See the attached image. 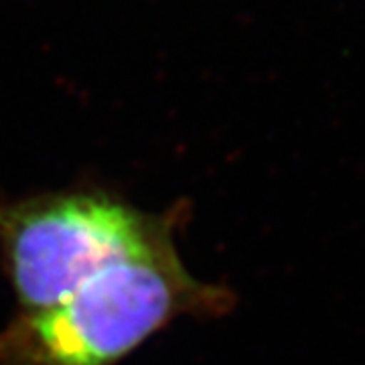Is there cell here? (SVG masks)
I'll list each match as a JSON object with an SVG mask.
<instances>
[{
  "label": "cell",
  "instance_id": "obj_1",
  "mask_svg": "<svg viewBox=\"0 0 365 365\" xmlns=\"http://www.w3.org/2000/svg\"><path fill=\"white\" fill-rule=\"evenodd\" d=\"M220 292L182 266L170 234L104 268L0 335V365H116L181 314L215 309Z\"/></svg>",
  "mask_w": 365,
  "mask_h": 365
},
{
  "label": "cell",
  "instance_id": "obj_2",
  "mask_svg": "<svg viewBox=\"0 0 365 365\" xmlns=\"http://www.w3.org/2000/svg\"><path fill=\"white\" fill-rule=\"evenodd\" d=\"M167 234L169 225L108 195L0 203V256L23 313L63 302L104 268Z\"/></svg>",
  "mask_w": 365,
  "mask_h": 365
}]
</instances>
